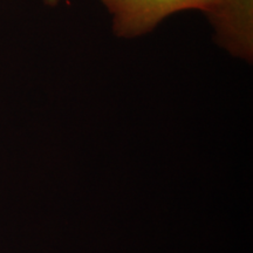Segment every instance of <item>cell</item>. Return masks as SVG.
Wrapping results in <instances>:
<instances>
[{"instance_id":"cell-3","label":"cell","mask_w":253,"mask_h":253,"mask_svg":"<svg viewBox=\"0 0 253 253\" xmlns=\"http://www.w3.org/2000/svg\"><path fill=\"white\" fill-rule=\"evenodd\" d=\"M60 1H61V0H43V2L48 6H56Z\"/></svg>"},{"instance_id":"cell-1","label":"cell","mask_w":253,"mask_h":253,"mask_svg":"<svg viewBox=\"0 0 253 253\" xmlns=\"http://www.w3.org/2000/svg\"><path fill=\"white\" fill-rule=\"evenodd\" d=\"M218 0H101L113 17L116 37L131 39L149 33L169 15L198 9L210 12Z\"/></svg>"},{"instance_id":"cell-2","label":"cell","mask_w":253,"mask_h":253,"mask_svg":"<svg viewBox=\"0 0 253 253\" xmlns=\"http://www.w3.org/2000/svg\"><path fill=\"white\" fill-rule=\"evenodd\" d=\"M207 18L216 42L232 56L252 62L253 0H218Z\"/></svg>"}]
</instances>
